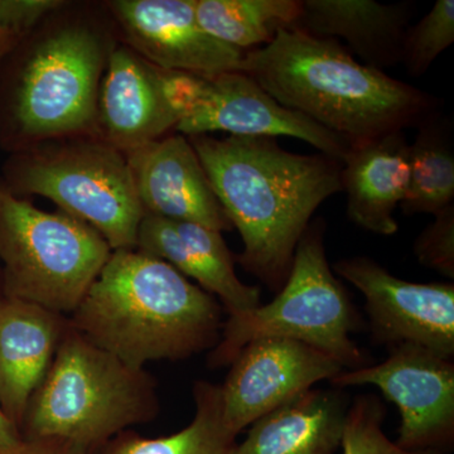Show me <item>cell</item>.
I'll return each mask as SVG.
<instances>
[{"label":"cell","instance_id":"484cf974","mask_svg":"<svg viewBox=\"0 0 454 454\" xmlns=\"http://www.w3.org/2000/svg\"><path fill=\"white\" fill-rule=\"evenodd\" d=\"M418 262L442 276L454 278V203L437 215L414 244Z\"/></svg>","mask_w":454,"mask_h":454},{"label":"cell","instance_id":"9c48e42d","mask_svg":"<svg viewBox=\"0 0 454 454\" xmlns=\"http://www.w3.org/2000/svg\"><path fill=\"white\" fill-rule=\"evenodd\" d=\"M376 365L343 370L331 380L339 389L372 385L399 409L395 443L408 450L443 452L454 441V364L432 349L403 343Z\"/></svg>","mask_w":454,"mask_h":454},{"label":"cell","instance_id":"7a4b0ae2","mask_svg":"<svg viewBox=\"0 0 454 454\" xmlns=\"http://www.w3.org/2000/svg\"><path fill=\"white\" fill-rule=\"evenodd\" d=\"M243 73L349 146L418 127L438 113L437 98L357 62L337 41L298 28L245 53Z\"/></svg>","mask_w":454,"mask_h":454},{"label":"cell","instance_id":"8fae6325","mask_svg":"<svg viewBox=\"0 0 454 454\" xmlns=\"http://www.w3.org/2000/svg\"><path fill=\"white\" fill-rule=\"evenodd\" d=\"M221 389L223 417L238 437L317 382L336 378L343 367L334 358L300 340L265 337L236 355Z\"/></svg>","mask_w":454,"mask_h":454},{"label":"cell","instance_id":"5bb4252c","mask_svg":"<svg viewBox=\"0 0 454 454\" xmlns=\"http://www.w3.org/2000/svg\"><path fill=\"white\" fill-rule=\"evenodd\" d=\"M145 214L231 231L190 140L172 133L125 154Z\"/></svg>","mask_w":454,"mask_h":454},{"label":"cell","instance_id":"d4e9b609","mask_svg":"<svg viewBox=\"0 0 454 454\" xmlns=\"http://www.w3.org/2000/svg\"><path fill=\"white\" fill-rule=\"evenodd\" d=\"M454 42V2L437 0L413 27L406 29L402 64L411 77H422Z\"/></svg>","mask_w":454,"mask_h":454},{"label":"cell","instance_id":"7c38bea8","mask_svg":"<svg viewBox=\"0 0 454 454\" xmlns=\"http://www.w3.org/2000/svg\"><path fill=\"white\" fill-rule=\"evenodd\" d=\"M107 7L129 49L154 67L208 79L243 73L247 52L202 28L196 0H115Z\"/></svg>","mask_w":454,"mask_h":454},{"label":"cell","instance_id":"e0dca14e","mask_svg":"<svg viewBox=\"0 0 454 454\" xmlns=\"http://www.w3.org/2000/svg\"><path fill=\"white\" fill-rule=\"evenodd\" d=\"M409 145L403 131L349 146L340 182L348 216L361 229L390 236L399 226L394 211L404 201L411 179Z\"/></svg>","mask_w":454,"mask_h":454},{"label":"cell","instance_id":"52a82bcc","mask_svg":"<svg viewBox=\"0 0 454 454\" xmlns=\"http://www.w3.org/2000/svg\"><path fill=\"white\" fill-rule=\"evenodd\" d=\"M112 253L94 227L0 188V259L9 298L71 316Z\"/></svg>","mask_w":454,"mask_h":454},{"label":"cell","instance_id":"ac0fdd59","mask_svg":"<svg viewBox=\"0 0 454 454\" xmlns=\"http://www.w3.org/2000/svg\"><path fill=\"white\" fill-rule=\"evenodd\" d=\"M411 8L408 2L301 0V16L295 28L318 38H340L361 64L384 71L402 64Z\"/></svg>","mask_w":454,"mask_h":454},{"label":"cell","instance_id":"4316f807","mask_svg":"<svg viewBox=\"0 0 454 454\" xmlns=\"http://www.w3.org/2000/svg\"><path fill=\"white\" fill-rule=\"evenodd\" d=\"M160 86L164 103L179 122L190 118L202 106L210 90V79L184 71L160 68Z\"/></svg>","mask_w":454,"mask_h":454},{"label":"cell","instance_id":"6da1fadb","mask_svg":"<svg viewBox=\"0 0 454 454\" xmlns=\"http://www.w3.org/2000/svg\"><path fill=\"white\" fill-rule=\"evenodd\" d=\"M188 140L243 239L238 262L279 292L317 208L342 192V163L321 153H292L274 138L196 136Z\"/></svg>","mask_w":454,"mask_h":454},{"label":"cell","instance_id":"30bf717a","mask_svg":"<svg viewBox=\"0 0 454 454\" xmlns=\"http://www.w3.org/2000/svg\"><path fill=\"white\" fill-rule=\"evenodd\" d=\"M333 271L365 297L373 342L415 343L453 360V284L408 282L365 256L340 260Z\"/></svg>","mask_w":454,"mask_h":454},{"label":"cell","instance_id":"4fadbf2b","mask_svg":"<svg viewBox=\"0 0 454 454\" xmlns=\"http://www.w3.org/2000/svg\"><path fill=\"white\" fill-rule=\"evenodd\" d=\"M175 131L186 138L215 131L249 138L291 137L340 163L349 149L346 140L278 103L244 73L210 77V90L202 106L190 118L179 121Z\"/></svg>","mask_w":454,"mask_h":454},{"label":"cell","instance_id":"f546056e","mask_svg":"<svg viewBox=\"0 0 454 454\" xmlns=\"http://www.w3.org/2000/svg\"><path fill=\"white\" fill-rule=\"evenodd\" d=\"M11 38V35H0V59H2L5 51H7Z\"/></svg>","mask_w":454,"mask_h":454},{"label":"cell","instance_id":"ffe728a7","mask_svg":"<svg viewBox=\"0 0 454 454\" xmlns=\"http://www.w3.org/2000/svg\"><path fill=\"white\" fill-rule=\"evenodd\" d=\"M196 411L186 428L168 437L146 438L128 429L119 433L98 454H234L236 435L223 417L220 385L197 381Z\"/></svg>","mask_w":454,"mask_h":454},{"label":"cell","instance_id":"5b68a950","mask_svg":"<svg viewBox=\"0 0 454 454\" xmlns=\"http://www.w3.org/2000/svg\"><path fill=\"white\" fill-rule=\"evenodd\" d=\"M325 231L324 221L309 223L295 247L286 282L270 303L229 317L212 349V367L229 365L244 346L265 337L300 340L334 358L343 370L372 365L351 339L360 318L328 264Z\"/></svg>","mask_w":454,"mask_h":454},{"label":"cell","instance_id":"f1b7e54d","mask_svg":"<svg viewBox=\"0 0 454 454\" xmlns=\"http://www.w3.org/2000/svg\"><path fill=\"white\" fill-rule=\"evenodd\" d=\"M20 438L22 437H20V430L0 408V450L13 446Z\"/></svg>","mask_w":454,"mask_h":454},{"label":"cell","instance_id":"83f0119b","mask_svg":"<svg viewBox=\"0 0 454 454\" xmlns=\"http://www.w3.org/2000/svg\"><path fill=\"white\" fill-rule=\"evenodd\" d=\"M0 454H94L89 450L59 441V439L20 438L13 446L0 450Z\"/></svg>","mask_w":454,"mask_h":454},{"label":"cell","instance_id":"7402d4cb","mask_svg":"<svg viewBox=\"0 0 454 454\" xmlns=\"http://www.w3.org/2000/svg\"><path fill=\"white\" fill-rule=\"evenodd\" d=\"M411 179L402 202L405 215L432 214L454 201V153L450 127L435 113L418 125L409 145Z\"/></svg>","mask_w":454,"mask_h":454},{"label":"cell","instance_id":"d6986e66","mask_svg":"<svg viewBox=\"0 0 454 454\" xmlns=\"http://www.w3.org/2000/svg\"><path fill=\"white\" fill-rule=\"evenodd\" d=\"M349 403L343 389H309L252 424L234 454H336Z\"/></svg>","mask_w":454,"mask_h":454},{"label":"cell","instance_id":"277c9868","mask_svg":"<svg viewBox=\"0 0 454 454\" xmlns=\"http://www.w3.org/2000/svg\"><path fill=\"white\" fill-rule=\"evenodd\" d=\"M160 413L157 382L145 369L67 330L35 391L20 437L59 439L98 454L107 442Z\"/></svg>","mask_w":454,"mask_h":454},{"label":"cell","instance_id":"ba28073f","mask_svg":"<svg viewBox=\"0 0 454 454\" xmlns=\"http://www.w3.org/2000/svg\"><path fill=\"white\" fill-rule=\"evenodd\" d=\"M18 190L94 227L113 250L136 249L145 212L127 157L98 137L41 143L18 162Z\"/></svg>","mask_w":454,"mask_h":454},{"label":"cell","instance_id":"3957f363","mask_svg":"<svg viewBox=\"0 0 454 454\" xmlns=\"http://www.w3.org/2000/svg\"><path fill=\"white\" fill-rule=\"evenodd\" d=\"M68 322L136 369L214 349L223 325V306L214 295L137 249L113 250Z\"/></svg>","mask_w":454,"mask_h":454},{"label":"cell","instance_id":"cb8c5ba5","mask_svg":"<svg viewBox=\"0 0 454 454\" xmlns=\"http://www.w3.org/2000/svg\"><path fill=\"white\" fill-rule=\"evenodd\" d=\"M387 408L375 394H364L349 403L343 426L342 454H444L438 450H408L391 442L382 430Z\"/></svg>","mask_w":454,"mask_h":454},{"label":"cell","instance_id":"44dd1931","mask_svg":"<svg viewBox=\"0 0 454 454\" xmlns=\"http://www.w3.org/2000/svg\"><path fill=\"white\" fill-rule=\"evenodd\" d=\"M196 16L212 37L249 52L271 43L283 29L295 28L301 0H196Z\"/></svg>","mask_w":454,"mask_h":454},{"label":"cell","instance_id":"603a6c76","mask_svg":"<svg viewBox=\"0 0 454 454\" xmlns=\"http://www.w3.org/2000/svg\"><path fill=\"white\" fill-rule=\"evenodd\" d=\"M173 223L195 255L197 283L203 291L219 298L229 317L262 306L258 286H247L236 276L234 258L220 231L192 223Z\"/></svg>","mask_w":454,"mask_h":454},{"label":"cell","instance_id":"2e32d148","mask_svg":"<svg viewBox=\"0 0 454 454\" xmlns=\"http://www.w3.org/2000/svg\"><path fill=\"white\" fill-rule=\"evenodd\" d=\"M67 327V317L37 304H0V408L18 430Z\"/></svg>","mask_w":454,"mask_h":454},{"label":"cell","instance_id":"8992f818","mask_svg":"<svg viewBox=\"0 0 454 454\" xmlns=\"http://www.w3.org/2000/svg\"><path fill=\"white\" fill-rule=\"evenodd\" d=\"M32 46L14 92L20 136L41 145L94 133L98 90L115 47L104 27L83 17L53 20Z\"/></svg>","mask_w":454,"mask_h":454},{"label":"cell","instance_id":"9a60e30c","mask_svg":"<svg viewBox=\"0 0 454 454\" xmlns=\"http://www.w3.org/2000/svg\"><path fill=\"white\" fill-rule=\"evenodd\" d=\"M177 122L160 92V68L129 47H114L98 90V138L127 154L168 136Z\"/></svg>","mask_w":454,"mask_h":454}]
</instances>
